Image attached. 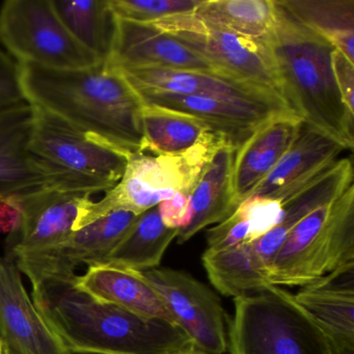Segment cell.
<instances>
[{
  "mask_svg": "<svg viewBox=\"0 0 354 354\" xmlns=\"http://www.w3.org/2000/svg\"><path fill=\"white\" fill-rule=\"evenodd\" d=\"M14 260L32 283L37 310L72 354H178L196 347L176 323L142 316L86 293L71 269Z\"/></svg>",
  "mask_w": 354,
  "mask_h": 354,
  "instance_id": "1",
  "label": "cell"
},
{
  "mask_svg": "<svg viewBox=\"0 0 354 354\" xmlns=\"http://www.w3.org/2000/svg\"><path fill=\"white\" fill-rule=\"evenodd\" d=\"M26 100L128 154L142 152V98L119 68L50 70L19 64Z\"/></svg>",
  "mask_w": 354,
  "mask_h": 354,
  "instance_id": "2",
  "label": "cell"
},
{
  "mask_svg": "<svg viewBox=\"0 0 354 354\" xmlns=\"http://www.w3.org/2000/svg\"><path fill=\"white\" fill-rule=\"evenodd\" d=\"M277 21L265 40L286 105L304 123L352 150L354 115L335 84L330 57L335 47L294 19L277 0Z\"/></svg>",
  "mask_w": 354,
  "mask_h": 354,
  "instance_id": "3",
  "label": "cell"
},
{
  "mask_svg": "<svg viewBox=\"0 0 354 354\" xmlns=\"http://www.w3.org/2000/svg\"><path fill=\"white\" fill-rule=\"evenodd\" d=\"M225 142H231L210 130L182 154L130 155L119 183L105 192L102 200H90L84 205L75 231L113 211L126 210L140 215L177 192L190 196L203 169Z\"/></svg>",
  "mask_w": 354,
  "mask_h": 354,
  "instance_id": "4",
  "label": "cell"
},
{
  "mask_svg": "<svg viewBox=\"0 0 354 354\" xmlns=\"http://www.w3.org/2000/svg\"><path fill=\"white\" fill-rule=\"evenodd\" d=\"M234 302L230 354H348L277 286Z\"/></svg>",
  "mask_w": 354,
  "mask_h": 354,
  "instance_id": "5",
  "label": "cell"
},
{
  "mask_svg": "<svg viewBox=\"0 0 354 354\" xmlns=\"http://www.w3.org/2000/svg\"><path fill=\"white\" fill-rule=\"evenodd\" d=\"M354 263V184L308 213L268 266L273 286H302Z\"/></svg>",
  "mask_w": 354,
  "mask_h": 354,
  "instance_id": "6",
  "label": "cell"
},
{
  "mask_svg": "<svg viewBox=\"0 0 354 354\" xmlns=\"http://www.w3.org/2000/svg\"><path fill=\"white\" fill-rule=\"evenodd\" d=\"M35 109L32 151L55 176L59 187L93 196L119 183L130 154L45 109Z\"/></svg>",
  "mask_w": 354,
  "mask_h": 354,
  "instance_id": "7",
  "label": "cell"
},
{
  "mask_svg": "<svg viewBox=\"0 0 354 354\" xmlns=\"http://www.w3.org/2000/svg\"><path fill=\"white\" fill-rule=\"evenodd\" d=\"M0 42L18 64L50 70L103 63L73 38L50 0H8L0 9Z\"/></svg>",
  "mask_w": 354,
  "mask_h": 354,
  "instance_id": "8",
  "label": "cell"
},
{
  "mask_svg": "<svg viewBox=\"0 0 354 354\" xmlns=\"http://www.w3.org/2000/svg\"><path fill=\"white\" fill-rule=\"evenodd\" d=\"M151 24L196 51L227 75L283 99L265 38H250L211 26L192 13Z\"/></svg>",
  "mask_w": 354,
  "mask_h": 354,
  "instance_id": "9",
  "label": "cell"
},
{
  "mask_svg": "<svg viewBox=\"0 0 354 354\" xmlns=\"http://www.w3.org/2000/svg\"><path fill=\"white\" fill-rule=\"evenodd\" d=\"M194 346L209 354L227 349V317L221 300L201 281L173 269L142 271Z\"/></svg>",
  "mask_w": 354,
  "mask_h": 354,
  "instance_id": "10",
  "label": "cell"
},
{
  "mask_svg": "<svg viewBox=\"0 0 354 354\" xmlns=\"http://www.w3.org/2000/svg\"><path fill=\"white\" fill-rule=\"evenodd\" d=\"M0 354H72L37 310L8 254L0 258Z\"/></svg>",
  "mask_w": 354,
  "mask_h": 354,
  "instance_id": "11",
  "label": "cell"
},
{
  "mask_svg": "<svg viewBox=\"0 0 354 354\" xmlns=\"http://www.w3.org/2000/svg\"><path fill=\"white\" fill-rule=\"evenodd\" d=\"M91 194L51 186L18 196L22 223L10 248L12 258L42 254L61 245L75 231V223Z\"/></svg>",
  "mask_w": 354,
  "mask_h": 354,
  "instance_id": "12",
  "label": "cell"
},
{
  "mask_svg": "<svg viewBox=\"0 0 354 354\" xmlns=\"http://www.w3.org/2000/svg\"><path fill=\"white\" fill-rule=\"evenodd\" d=\"M35 123L36 109L28 101L0 111V198L57 186L55 176L32 153Z\"/></svg>",
  "mask_w": 354,
  "mask_h": 354,
  "instance_id": "13",
  "label": "cell"
},
{
  "mask_svg": "<svg viewBox=\"0 0 354 354\" xmlns=\"http://www.w3.org/2000/svg\"><path fill=\"white\" fill-rule=\"evenodd\" d=\"M109 63L120 69L154 68L225 74L196 51L153 24L120 18Z\"/></svg>",
  "mask_w": 354,
  "mask_h": 354,
  "instance_id": "14",
  "label": "cell"
},
{
  "mask_svg": "<svg viewBox=\"0 0 354 354\" xmlns=\"http://www.w3.org/2000/svg\"><path fill=\"white\" fill-rule=\"evenodd\" d=\"M120 70L140 96L171 94L214 97L287 107L277 95L225 74L154 68Z\"/></svg>",
  "mask_w": 354,
  "mask_h": 354,
  "instance_id": "15",
  "label": "cell"
},
{
  "mask_svg": "<svg viewBox=\"0 0 354 354\" xmlns=\"http://www.w3.org/2000/svg\"><path fill=\"white\" fill-rule=\"evenodd\" d=\"M345 148L335 138L302 122L295 140L252 196L289 198L330 167Z\"/></svg>",
  "mask_w": 354,
  "mask_h": 354,
  "instance_id": "16",
  "label": "cell"
},
{
  "mask_svg": "<svg viewBox=\"0 0 354 354\" xmlns=\"http://www.w3.org/2000/svg\"><path fill=\"white\" fill-rule=\"evenodd\" d=\"M140 97L144 103L183 111L204 120L214 131L225 136L236 148L269 120L283 113H292L287 107L279 105L227 100L214 97L171 94Z\"/></svg>",
  "mask_w": 354,
  "mask_h": 354,
  "instance_id": "17",
  "label": "cell"
},
{
  "mask_svg": "<svg viewBox=\"0 0 354 354\" xmlns=\"http://www.w3.org/2000/svg\"><path fill=\"white\" fill-rule=\"evenodd\" d=\"M293 297L346 353L354 354V263L302 286Z\"/></svg>",
  "mask_w": 354,
  "mask_h": 354,
  "instance_id": "18",
  "label": "cell"
},
{
  "mask_svg": "<svg viewBox=\"0 0 354 354\" xmlns=\"http://www.w3.org/2000/svg\"><path fill=\"white\" fill-rule=\"evenodd\" d=\"M301 123L293 113L277 115L238 147L233 165V192L238 206L274 169L295 140Z\"/></svg>",
  "mask_w": 354,
  "mask_h": 354,
  "instance_id": "19",
  "label": "cell"
},
{
  "mask_svg": "<svg viewBox=\"0 0 354 354\" xmlns=\"http://www.w3.org/2000/svg\"><path fill=\"white\" fill-rule=\"evenodd\" d=\"M353 176L351 159H337L304 188L281 201V223L252 243L267 269L295 225L315 209L341 196L353 184Z\"/></svg>",
  "mask_w": 354,
  "mask_h": 354,
  "instance_id": "20",
  "label": "cell"
},
{
  "mask_svg": "<svg viewBox=\"0 0 354 354\" xmlns=\"http://www.w3.org/2000/svg\"><path fill=\"white\" fill-rule=\"evenodd\" d=\"M236 148L225 142L203 169L190 194L192 218L178 231V243L192 239L211 225H217L237 209L233 192V165Z\"/></svg>",
  "mask_w": 354,
  "mask_h": 354,
  "instance_id": "21",
  "label": "cell"
},
{
  "mask_svg": "<svg viewBox=\"0 0 354 354\" xmlns=\"http://www.w3.org/2000/svg\"><path fill=\"white\" fill-rule=\"evenodd\" d=\"M76 283L97 299L142 316L174 322L160 296L142 271L109 264L93 265L84 275L76 277Z\"/></svg>",
  "mask_w": 354,
  "mask_h": 354,
  "instance_id": "22",
  "label": "cell"
},
{
  "mask_svg": "<svg viewBox=\"0 0 354 354\" xmlns=\"http://www.w3.org/2000/svg\"><path fill=\"white\" fill-rule=\"evenodd\" d=\"M138 217L130 211H113L74 231L64 243L53 250L17 258L32 259L71 270H75L80 265L103 264Z\"/></svg>",
  "mask_w": 354,
  "mask_h": 354,
  "instance_id": "23",
  "label": "cell"
},
{
  "mask_svg": "<svg viewBox=\"0 0 354 354\" xmlns=\"http://www.w3.org/2000/svg\"><path fill=\"white\" fill-rule=\"evenodd\" d=\"M203 264L215 289L225 296L243 297L270 287L268 269L254 252L252 244L225 250H209Z\"/></svg>",
  "mask_w": 354,
  "mask_h": 354,
  "instance_id": "24",
  "label": "cell"
},
{
  "mask_svg": "<svg viewBox=\"0 0 354 354\" xmlns=\"http://www.w3.org/2000/svg\"><path fill=\"white\" fill-rule=\"evenodd\" d=\"M50 1L73 38L101 62H109L113 53L118 24L111 0Z\"/></svg>",
  "mask_w": 354,
  "mask_h": 354,
  "instance_id": "25",
  "label": "cell"
},
{
  "mask_svg": "<svg viewBox=\"0 0 354 354\" xmlns=\"http://www.w3.org/2000/svg\"><path fill=\"white\" fill-rule=\"evenodd\" d=\"M210 130L213 128L196 115L152 103H144V136L140 153L150 152L156 156L182 154Z\"/></svg>",
  "mask_w": 354,
  "mask_h": 354,
  "instance_id": "26",
  "label": "cell"
},
{
  "mask_svg": "<svg viewBox=\"0 0 354 354\" xmlns=\"http://www.w3.org/2000/svg\"><path fill=\"white\" fill-rule=\"evenodd\" d=\"M294 19L354 63V0H277Z\"/></svg>",
  "mask_w": 354,
  "mask_h": 354,
  "instance_id": "27",
  "label": "cell"
},
{
  "mask_svg": "<svg viewBox=\"0 0 354 354\" xmlns=\"http://www.w3.org/2000/svg\"><path fill=\"white\" fill-rule=\"evenodd\" d=\"M177 235L178 230L169 229L163 225L158 207H153L138 215L131 229L103 264L138 271L157 268Z\"/></svg>",
  "mask_w": 354,
  "mask_h": 354,
  "instance_id": "28",
  "label": "cell"
},
{
  "mask_svg": "<svg viewBox=\"0 0 354 354\" xmlns=\"http://www.w3.org/2000/svg\"><path fill=\"white\" fill-rule=\"evenodd\" d=\"M202 21L250 38L264 39L277 21V0H203L192 12Z\"/></svg>",
  "mask_w": 354,
  "mask_h": 354,
  "instance_id": "29",
  "label": "cell"
},
{
  "mask_svg": "<svg viewBox=\"0 0 354 354\" xmlns=\"http://www.w3.org/2000/svg\"><path fill=\"white\" fill-rule=\"evenodd\" d=\"M203 0H111L120 19L140 24H154L165 18L196 11Z\"/></svg>",
  "mask_w": 354,
  "mask_h": 354,
  "instance_id": "30",
  "label": "cell"
},
{
  "mask_svg": "<svg viewBox=\"0 0 354 354\" xmlns=\"http://www.w3.org/2000/svg\"><path fill=\"white\" fill-rule=\"evenodd\" d=\"M237 210L250 225V243L266 235L281 221V203L268 196H252L242 202Z\"/></svg>",
  "mask_w": 354,
  "mask_h": 354,
  "instance_id": "31",
  "label": "cell"
},
{
  "mask_svg": "<svg viewBox=\"0 0 354 354\" xmlns=\"http://www.w3.org/2000/svg\"><path fill=\"white\" fill-rule=\"evenodd\" d=\"M26 101L19 64L0 48V111Z\"/></svg>",
  "mask_w": 354,
  "mask_h": 354,
  "instance_id": "32",
  "label": "cell"
},
{
  "mask_svg": "<svg viewBox=\"0 0 354 354\" xmlns=\"http://www.w3.org/2000/svg\"><path fill=\"white\" fill-rule=\"evenodd\" d=\"M159 215L163 225L169 229H183L189 225L192 218L189 194L177 192L171 198L158 205Z\"/></svg>",
  "mask_w": 354,
  "mask_h": 354,
  "instance_id": "33",
  "label": "cell"
},
{
  "mask_svg": "<svg viewBox=\"0 0 354 354\" xmlns=\"http://www.w3.org/2000/svg\"><path fill=\"white\" fill-rule=\"evenodd\" d=\"M330 57L333 76L342 100L348 111L354 115V63L337 49L331 51Z\"/></svg>",
  "mask_w": 354,
  "mask_h": 354,
  "instance_id": "34",
  "label": "cell"
},
{
  "mask_svg": "<svg viewBox=\"0 0 354 354\" xmlns=\"http://www.w3.org/2000/svg\"><path fill=\"white\" fill-rule=\"evenodd\" d=\"M22 223V208L18 196L0 198V231L17 233Z\"/></svg>",
  "mask_w": 354,
  "mask_h": 354,
  "instance_id": "35",
  "label": "cell"
},
{
  "mask_svg": "<svg viewBox=\"0 0 354 354\" xmlns=\"http://www.w3.org/2000/svg\"><path fill=\"white\" fill-rule=\"evenodd\" d=\"M178 354H209L207 352L202 351V350L198 349V348L194 347L192 349L186 350V351L181 352V353Z\"/></svg>",
  "mask_w": 354,
  "mask_h": 354,
  "instance_id": "36",
  "label": "cell"
}]
</instances>
